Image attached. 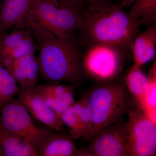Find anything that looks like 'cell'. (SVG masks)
<instances>
[{
    "mask_svg": "<svg viewBox=\"0 0 156 156\" xmlns=\"http://www.w3.org/2000/svg\"><path fill=\"white\" fill-rule=\"evenodd\" d=\"M125 9L113 2L86 7L78 31L81 47L103 44L118 48L125 56L131 53L133 41L141 25Z\"/></svg>",
    "mask_w": 156,
    "mask_h": 156,
    "instance_id": "6da1fadb",
    "label": "cell"
},
{
    "mask_svg": "<svg viewBox=\"0 0 156 156\" xmlns=\"http://www.w3.org/2000/svg\"><path fill=\"white\" fill-rule=\"evenodd\" d=\"M21 27L28 28L35 40L42 79L48 83L73 85L80 80L83 74V51L78 38H59L29 17L26 18Z\"/></svg>",
    "mask_w": 156,
    "mask_h": 156,
    "instance_id": "7a4b0ae2",
    "label": "cell"
},
{
    "mask_svg": "<svg viewBox=\"0 0 156 156\" xmlns=\"http://www.w3.org/2000/svg\"><path fill=\"white\" fill-rule=\"evenodd\" d=\"M92 113V127L88 140L105 126L119 124L132 106L126 85L110 83L96 87L84 97Z\"/></svg>",
    "mask_w": 156,
    "mask_h": 156,
    "instance_id": "3957f363",
    "label": "cell"
},
{
    "mask_svg": "<svg viewBox=\"0 0 156 156\" xmlns=\"http://www.w3.org/2000/svg\"><path fill=\"white\" fill-rule=\"evenodd\" d=\"M27 17L58 38L66 40L76 37L82 22L81 14L58 0H36Z\"/></svg>",
    "mask_w": 156,
    "mask_h": 156,
    "instance_id": "277c9868",
    "label": "cell"
},
{
    "mask_svg": "<svg viewBox=\"0 0 156 156\" xmlns=\"http://www.w3.org/2000/svg\"><path fill=\"white\" fill-rule=\"evenodd\" d=\"M0 128L25 140L38 151L55 131L37 125L18 99L12 98L0 109Z\"/></svg>",
    "mask_w": 156,
    "mask_h": 156,
    "instance_id": "5b68a950",
    "label": "cell"
},
{
    "mask_svg": "<svg viewBox=\"0 0 156 156\" xmlns=\"http://www.w3.org/2000/svg\"><path fill=\"white\" fill-rule=\"evenodd\" d=\"M124 56L118 48L110 45H91L83 51V71L97 80H112L121 72Z\"/></svg>",
    "mask_w": 156,
    "mask_h": 156,
    "instance_id": "8992f818",
    "label": "cell"
},
{
    "mask_svg": "<svg viewBox=\"0 0 156 156\" xmlns=\"http://www.w3.org/2000/svg\"><path fill=\"white\" fill-rule=\"evenodd\" d=\"M125 126L130 156H154L156 151V124L141 109L132 106Z\"/></svg>",
    "mask_w": 156,
    "mask_h": 156,
    "instance_id": "52a82bcc",
    "label": "cell"
},
{
    "mask_svg": "<svg viewBox=\"0 0 156 156\" xmlns=\"http://www.w3.org/2000/svg\"><path fill=\"white\" fill-rule=\"evenodd\" d=\"M85 150L88 156H130L125 126L119 123L101 128Z\"/></svg>",
    "mask_w": 156,
    "mask_h": 156,
    "instance_id": "ba28073f",
    "label": "cell"
},
{
    "mask_svg": "<svg viewBox=\"0 0 156 156\" xmlns=\"http://www.w3.org/2000/svg\"><path fill=\"white\" fill-rule=\"evenodd\" d=\"M37 50L31 32L25 27H17L9 33L0 34V64L6 67L11 62Z\"/></svg>",
    "mask_w": 156,
    "mask_h": 156,
    "instance_id": "9c48e42d",
    "label": "cell"
},
{
    "mask_svg": "<svg viewBox=\"0 0 156 156\" xmlns=\"http://www.w3.org/2000/svg\"><path fill=\"white\" fill-rule=\"evenodd\" d=\"M18 99L35 120L52 131L66 134L61 119L32 89L20 86Z\"/></svg>",
    "mask_w": 156,
    "mask_h": 156,
    "instance_id": "30bf717a",
    "label": "cell"
},
{
    "mask_svg": "<svg viewBox=\"0 0 156 156\" xmlns=\"http://www.w3.org/2000/svg\"><path fill=\"white\" fill-rule=\"evenodd\" d=\"M74 89V85L58 83L37 85L32 89L60 118L62 114L75 102Z\"/></svg>",
    "mask_w": 156,
    "mask_h": 156,
    "instance_id": "8fae6325",
    "label": "cell"
},
{
    "mask_svg": "<svg viewBox=\"0 0 156 156\" xmlns=\"http://www.w3.org/2000/svg\"><path fill=\"white\" fill-rule=\"evenodd\" d=\"M20 87L32 89L39 80L40 66L38 57L30 54L16 59L5 67Z\"/></svg>",
    "mask_w": 156,
    "mask_h": 156,
    "instance_id": "7c38bea8",
    "label": "cell"
},
{
    "mask_svg": "<svg viewBox=\"0 0 156 156\" xmlns=\"http://www.w3.org/2000/svg\"><path fill=\"white\" fill-rule=\"evenodd\" d=\"M36 0L0 2V34L12 27H20Z\"/></svg>",
    "mask_w": 156,
    "mask_h": 156,
    "instance_id": "4fadbf2b",
    "label": "cell"
},
{
    "mask_svg": "<svg viewBox=\"0 0 156 156\" xmlns=\"http://www.w3.org/2000/svg\"><path fill=\"white\" fill-rule=\"evenodd\" d=\"M156 52V25H152L134 38L131 47L133 66L141 67L154 58Z\"/></svg>",
    "mask_w": 156,
    "mask_h": 156,
    "instance_id": "5bb4252c",
    "label": "cell"
},
{
    "mask_svg": "<svg viewBox=\"0 0 156 156\" xmlns=\"http://www.w3.org/2000/svg\"><path fill=\"white\" fill-rule=\"evenodd\" d=\"M74 138L69 134L55 132L44 142L39 150L40 156H82Z\"/></svg>",
    "mask_w": 156,
    "mask_h": 156,
    "instance_id": "9a60e30c",
    "label": "cell"
},
{
    "mask_svg": "<svg viewBox=\"0 0 156 156\" xmlns=\"http://www.w3.org/2000/svg\"><path fill=\"white\" fill-rule=\"evenodd\" d=\"M2 156H39L38 151L21 137L0 128Z\"/></svg>",
    "mask_w": 156,
    "mask_h": 156,
    "instance_id": "2e32d148",
    "label": "cell"
},
{
    "mask_svg": "<svg viewBox=\"0 0 156 156\" xmlns=\"http://www.w3.org/2000/svg\"><path fill=\"white\" fill-rule=\"evenodd\" d=\"M149 83L148 76L144 73L141 67L133 66L127 74L126 78V87L136 102V105L142 100Z\"/></svg>",
    "mask_w": 156,
    "mask_h": 156,
    "instance_id": "e0dca14e",
    "label": "cell"
},
{
    "mask_svg": "<svg viewBox=\"0 0 156 156\" xmlns=\"http://www.w3.org/2000/svg\"><path fill=\"white\" fill-rule=\"evenodd\" d=\"M129 14L141 25H156V0H135Z\"/></svg>",
    "mask_w": 156,
    "mask_h": 156,
    "instance_id": "ac0fdd59",
    "label": "cell"
},
{
    "mask_svg": "<svg viewBox=\"0 0 156 156\" xmlns=\"http://www.w3.org/2000/svg\"><path fill=\"white\" fill-rule=\"evenodd\" d=\"M149 83L142 100L137 106L156 124V66L154 63L148 74Z\"/></svg>",
    "mask_w": 156,
    "mask_h": 156,
    "instance_id": "d6986e66",
    "label": "cell"
},
{
    "mask_svg": "<svg viewBox=\"0 0 156 156\" xmlns=\"http://www.w3.org/2000/svg\"><path fill=\"white\" fill-rule=\"evenodd\" d=\"M19 89L17 82L12 75L0 64V109L14 98Z\"/></svg>",
    "mask_w": 156,
    "mask_h": 156,
    "instance_id": "ffe728a7",
    "label": "cell"
},
{
    "mask_svg": "<svg viewBox=\"0 0 156 156\" xmlns=\"http://www.w3.org/2000/svg\"><path fill=\"white\" fill-rule=\"evenodd\" d=\"M73 106L80 122L82 137L88 140L92 127V113L90 108L84 97L75 102Z\"/></svg>",
    "mask_w": 156,
    "mask_h": 156,
    "instance_id": "44dd1931",
    "label": "cell"
},
{
    "mask_svg": "<svg viewBox=\"0 0 156 156\" xmlns=\"http://www.w3.org/2000/svg\"><path fill=\"white\" fill-rule=\"evenodd\" d=\"M60 119L69 135L74 139L82 137L80 122L73 105L62 114Z\"/></svg>",
    "mask_w": 156,
    "mask_h": 156,
    "instance_id": "7402d4cb",
    "label": "cell"
},
{
    "mask_svg": "<svg viewBox=\"0 0 156 156\" xmlns=\"http://www.w3.org/2000/svg\"><path fill=\"white\" fill-rule=\"evenodd\" d=\"M65 5L75 10L82 15L86 8V0H58Z\"/></svg>",
    "mask_w": 156,
    "mask_h": 156,
    "instance_id": "603a6c76",
    "label": "cell"
},
{
    "mask_svg": "<svg viewBox=\"0 0 156 156\" xmlns=\"http://www.w3.org/2000/svg\"><path fill=\"white\" fill-rule=\"evenodd\" d=\"M86 7L112 3L114 0H86Z\"/></svg>",
    "mask_w": 156,
    "mask_h": 156,
    "instance_id": "cb8c5ba5",
    "label": "cell"
},
{
    "mask_svg": "<svg viewBox=\"0 0 156 156\" xmlns=\"http://www.w3.org/2000/svg\"><path fill=\"white\" fill-rule=\"evenodd\" d=\"M135 0H122L121 5L123 8H127L130 7Z\"/></svg>",
    "mask_w": 156,
    "mask_h": 156,
    "instance_id": "d4e9b609",
    "label": "cell"
},
{
    "mask_svg": "<svg viewBox=\"0 0 156 156\" xmlns=\"http://www.w3.org/2000/svg\"><path fill=\"white\" fill-rule=\"evenodd\" d=\"M0 156H2V154H1V151H0Z\"/></svg>",
    "mask_w": 156,
    "mask_h": 156,
    "instance_id": "484cf974",
    "label": "cell"
},
{
    "mask_svg": "<svg viewBox=\"0 0 156 156\" xmlns=\"http://www.w3.org/2000/svg\"><path fill=\"white\" fill-rule=\"evenodd\" d=\"M2 0H0V2H1V1H2Z\"/></svg>",
    "mask_w": 156,
    "mask_h": 156,
    "instance_id": "4316f807",
    "label": "cell"
}]
</instances>
